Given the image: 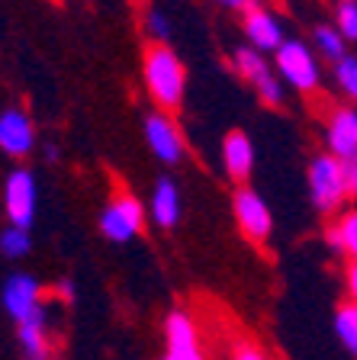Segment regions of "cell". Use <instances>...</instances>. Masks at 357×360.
I'll return each instance as SVG.
<instances>
[{"instance_id":"obj_1","label":"cell","mask_w":357,"mask_h":360,"mask_svg":"<svg viewBox=\"0 0 357 360\" xmlns=\"http://www.w3.org/2000/svg\"><path fill=\"white\" fill-rule=\"evenodd\" d=\"M142 77H145V90L158 103V110L164 112L180 110L184 90H187V71L171 45L151 42L145 49V55H142Z\"/></svg>"},{"instance_id":"obj_13","label":"cell","mask_w":357,"mask_h":360,"mask_svg":"<svg viewBox=\"0 0 357 360\" xmlns=\"http://www.w3.org/2000/svg\"><path fill=\"white\" fill-rule=\"evenodd\" d=\"M223 167L232 180H235L238 187L251 177L254 171V145L242 129H232L229 135L223 139Z\"/></svg>"},{"instance_id":"obj_27","label":"cell","mask_w":357,"mask_h":360,"mask_svg":"<svg viewBox=\"0 0 357 360\" xmlns=\"http://www.w3.org/2000/svg\"><path fill=\"white\" fill-rule=\"evenodd\" d=\"M344 290H348V300L357 302V261H348L344 267Z\"/></svg>"},{"instance_id":"obj_17","label":"cell","mask_w":357,"mask_h":360,"mask_svg":"<svg viewBox=\"0 0 357 360\" xmlns=\"http://www.w3.org/2000/svg\"><path fill=\"white\" fill-rule=\"evenodd\" d=\"M232 68H235L248 84H254V87H258L264 77H270V65L264 61V52H258L251 45H245V49H238V52L232 55Z\"/></svg>"},{"instance_id":"obj_18","label":"cell","mask_w":357,"mask_h":360,"mask_svg":"<svg viewBox=\"0 0 357 360\" xmlns=\"http://www.w3.org/2000/svg\"><path fill=\"white\" fill-rule=\"evenodd\" d=\"M313 49L322 55V58L328 61H338L348 55V39L338 32V26H332V22H319L313 30Z\"/></svg>"},{"instance_id":"obj_23","label":"cell","mask_w":357,"mask_h":360,"mask_svg":"<svg viewBox=\"0 0 357 360\" xmlns=\"http://www.w3.org/2000/svg\"><path fill=\"white\" fill-rule=\"evenodd\" d=\"M258 97H261V103L264 106H280L283 103V84H280V77H264V81L258 84Z\"/></svg>"},{"instance_id":"obj_26","label":"cell","mask_w":357,"mask_h":360,"mask_svg":"<svg viewBox=\"0 0 357 360\" xmlns=\"http://www.w3.org/2000/svg\"><path fill=\"white\" fill-rule=\"evenodd\" d=\"M344 167V184H348V196H357V155L342 161Z\"/></svg>"},{"instance_id":"obj_11","label":"cell","mask_w":357,"mask_h":360,"mask_svg":"<svg viewBox=\"0 0 357 360\" xmlns=\"http://www.w3.org/2000/svg\"><path fill=\"white\" fill-rule=\"evenodd\" d=\"M32 145H36V126L30 112L16 106L0 112V151L10 158H23L32 151Z\"/></svg>"},{"instance_id":"obj_24","label":"cell","mask_w":357,"mask_h":360,"mask_svg":"<svg viewBox=\"0 0 357 360\" xmlns=\"http://www.w3.org/2000/svg\"><path fill=\"white\" fill-rule=\"evenodd\" d=\"M145 32H149L155 42H164V39H168V16L151 7L149 13H145Z\"/></svg>"},{"instance_id":"obj_14","label":"cell","mask_w":357,"mask_h":360,"mask_svg":"<svg viewBox=\"0 0 357 360\" xmlns=\"http://www.w3.org/2000/svg\"><path fill=\"white\" fill-rule=\"evenodd\" d=\"M16 335H20V347L26 360H52L49 357V319H45V309H36L26 322L16 325Z\"/></svg>"},{"instance_id":"obj_21","label":"cell","mask_w":357,"mask_h":360,"mask_svg":"<svg viewBox=\"0 0 357 360\" xmlns=\"http://www.w3.org/2000/svg\"><path fill=\"white\" fill-rule=\"evenodd\" d=\"M0 251H4V257L30 255V232H26V229H16V225L4 229V232H0Z\"/></svg>"},{"instance_id":"obj_25","label":"cell","mask_w":357,"mask_h":360,"mask_svg":"<svg viewBox=\"0 0 357 360\" xmlns=\"http://www.w3.org/2000/svg\"><path fill=\"white\" fill-rule=\"evenodd\" d=\"M232 360H268V354L261 351L258 345H251V341H242V345H235V351H232Z\"/></svg>"},{"instance_id":"obj_10","label":"cell","mask_w":357,"mask_h":360,"mask_svg":"<svg viewBox=\"0 0 357 360\" xmlns=\"http://www.w3.org/2000/svg\"><path fill=\"white\" fill-rule=\"evenodd\" d=\"M242 30H245V36H248V45L258 49V52H277V49L287 42L280 20H277L268 7H261V4H254V7H248L245 13H242Z\"/></svg>"},{"instance_id":"obj_19","label":"cell","mask_w":357,"mask_h":360,"mask_svg":"<svg viewBox=\"0 0 357 360\" xmlns=\"http://www.w3.org/2000/svg\"><path fill=\"white\" fill-rule=\"evenodd\" d=\"M335 331L342 338V345L357 357V302L344 300L335 312Z\"/></svg>"},{"instance_id":"obj_12","label":"cell","mask_w":357,"mask_h":360,"mask_svg":"<svg viewBox=\"0 0 357 360\" xmlns=\"http://www.w3.org/2000/svg\"><path fill=\"white\" fill-rule=\"evenodd\" d=\"M39 300H42V290H39L36 277H30V274H13L7 280V286H4V306H7L10 319L16 325L26 322L36 309H42Z\"/></svg>"},{"instance_id":"obj_8","label":"cell","mask_w":357,"mask_h":360,"mask_svg":"<svg viewBox=\"0 0 357 360\" xmlns=\"http://www.w3.org/2000/svg\"><path fill=\"white\" fill-rule=\"evenodd\" d=\"M164 360H203L196 322L187 309H174L164 319Z\"/></svg>"},{"instance_id":"obj_29","label":"cell","mask_w":357,"mask_h":360,"mask_svg":"<svg viewBox=\"0 0 357 360\" xmlns=\"http://www.w3.org/2000/svg\"><path fill=\"white\" fill-rule=\"evenodd\" d=\"M52 360H58V357H52Z\"/></svg>"},{"instance_id":"obj_4","label":"cell","mask_w":357,"mask_h":360,"mask_svg":"<svg viewBox=\"0 0 357 360\" xmlns=\"http://www.w3.org/2000/svg\"><path fill=\"white\" fill-rule=\"evenodd\" d=\"M97 225H100V232H104V238L116 241V245H126V241H132L135 235L142 232V225H145V206H142L129 190H116V196H113V200L106 202V210L100 212Z\"/></svg>"},{"instance_id":"obj_3","label":"cell","mask_w":357,"mask_h":360,"mask_svg":"<svg viewBox=\"0 0 357 360\" xmlns=\"http://www.w3.org/2000/svg\"><path fill=\"white\" fill-rule=\"evenodd\" d=\"M274 55H277V71L293 90H299V94H315L319 90L322 71L313 45L299 42V39H287Z\"/></svg>"},{"instance_id":"obj_20","label":"cell","mask_w":357,"mask_h":360,"mask_svg":"<svg viewBox=\"0 0 357 360\" xmlns=\"http://www.w3.org/2000/svg\"><path fill=\"white\" fill-rule=\"evenodd\" d=\"M335 84L351 103H357V55H344L335 61Z\"/></svg>"},{"instance_id":"obj_6","label":"cell","mask_w":357,"mask_h":360,"mask_svg":"<svg viewBox=\"0 0 357 360\" xmlns=\"http://www.w3.org/2000/svg\"><path fill=\"white\" fill-rule=\"evenodd\" d=\"M145 142H149L151 155L164 165H180L187 155V142H184V132L180 126L174 122L171 112L164 110H151L145 116Z\"/></svg>"},{"instance_id":"obj_2","label":"cell","mask_w":357,"mask_h":360,"mask_svg":"<svg viewBox=\"0 0 357 360\" xmlns=\"http://www.w3.org/2000/svg\"><path fill=\"white\" fill-rule=\"evenodd\" d=\"M309 196L322 216H335L348 200V184H344V167L335 155H315L309 165Z\"/></svg>"},{"instance_id":"obj_28","label":"cell","mask_w":357,"mask_h":360,"mask_svg":"<svg viewBox=\"0 0 357 360\" xmlns=\"http://www.w3.org/2000/svg\"><path fill=\"white\" fill-rule=\"evenodd\" d=\"M216 7H223V10H238V13H245L248 7H254L258 0H213Z\"/></svg>"},{"instance_id":"obj_16","label":"cell","mask_w":357,"mask_h":360,"mask_svg":"<svg viewBox=\"0 0 357 360\" xmlns=\"http://www.w3.org/2000/svg\"><path fill=\"white\" fill-rule=\"evenodd\" d=\"M328 245L342 251L348 261H357V210H344L335 222L325 229Z\"/></svg>"},{"instance_id":"obj_22","label":"cell","mask_w":357,"mask_h":360,"mask_svg":"<svg viewBox=\"0 0 357 360\" xmlns=\"http://www.w3.org/2000/svg\"><path fill=\"white\" fill-rule=\"evenodd\" d=\"M335 26L348 42H357V0H342V4H338Z\"/></svg>"},{"instance_id":"obj_9","label":"cell","mask_w":357,"mask_h":360,"mask_svg":"<svg viewBox=\"0 0 357 360\" xmlns=\"http://www.w3.org/2000/svg\"><path fill=\"white\" fill-rule=\"evenodd\" d=\"M325 145L328 155L348 161L357 155V106H335L325 116Z\"/></svg>"},{"instance_id":"obj_5","label":"cell","mask_w":357,"mask_h":360,"mask_svg":"<svg viewBox=\"0 0 357 360\" xmlns=\"http://www.w3.org/2000/svg\"><path fill=\"white\" fill-rule=\"evenodd\" d=\"M232 212H235V222H238V229H242V235H245L251 245H264V241L270 238V232H274V216H270L268 202H264V196H261L258 190L242 184V187L232 193Z\"/></svg>"},{"instance_id":"obj_15","label":"cell","mask_w":357,"mask_h":360,"mask_svg":"<svg viewBox=\"0 0 357 360\" xmlns=\"http://www.w3.org/2000/svg\"><path fill=\"white\" fill-rule=\"evenodd\" d=\"M151 219L158 229H174L180 222V190L171 177H161L151 190Z\"/></svg>"},{"instance_id":"obj_7","label":"cell","mask_w":357,"mask_h":360,"mask_svg":"<svg viewBox=\"0 0 357 360\" xmlns=\"http://www.w3.org/2000/svg\"><path fill=\"white\" fill-rule=\"evenodd\" d=\"M4 206H7L10 225L30 232L36 222V177L26 167L10 171L7 184H4Z\"/></svg>"}]
</instances>
